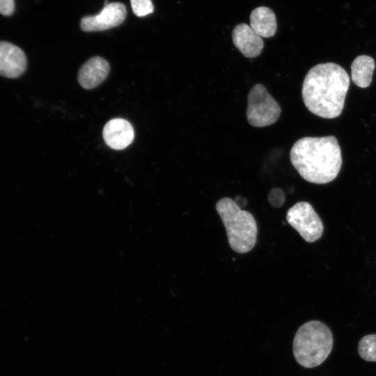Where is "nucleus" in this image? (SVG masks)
I'll return each instance as SVG.
<instances>
[{
	"label": "nucleus",
	"mask_w": 376,
	"mask_h": 376,
	"mask_svg": "<svg viewBox=\"0 0 376 376\" xmlns=\"http://www.w3.org/2000/svg\"><path fill=\"white\" fill-rule=\"evenodd\" d=\"M350 86L347 72L334 63H320L307 72L302 85V98L313 114L331 119L342 113Z\"/></svg>",
	"instance_id": "nucleus-1"
},
{
	"label": "nucleus",
	"mask_w": 376,
	"mask_h": 376,
	"mask_svg": "<svg viewBox=\"0 0 376 376\" xmlns=\"http://www.w3.org/2000/svg\"><path fill=\"white\" fill-rule=\"evenodd\" d=\"M290 158L299 174L315 184L334 180L343 162L340 147L334 136L301 138L292 146Z\"/></svg>",
	"instance_id": "nucleus-2"
},
{
	"label": "nucleus",
	"mask_w": 376,
	"mask_h": 376,
	"mask_svg": "<svg viewBox=\"0 0 376 376\" xmlns=\"http://www.w3.org/2000/svg\"><path fill=\"white\" fill-rule=\"evenodd\" d=\"M333 347V336L329 328L318 320L308 321L297 331L292 343L296 361L307 368L322 364Z\"/></svg>",
	"instance_id": "nucleus-3"
},
{
	"label": "nucleus",
	"mask_w": 376,
	"mask_h": 376,
	"mask_svg": "<svg viewBox=\"0 0 376 376\" xmlns=\"http://www.w3.org/2000/svg\"><path fill=\"white\" fill-rule=\"evenodd\" d=\"M215 207L226 228L230 248L239 253L251 251L256 244L258 233L253 215L242 210L228 197L218 201Z\"/></svg>",
	"instance_id": "nucleus-4"
},
{
	"label": "nucleus",
	"mask_w": 376,
	"mask_h": 376,
	"mask_svg": "<svg viewBox=\"0 0 376 376\" xmlns=\"http://www.w3.org/2000/svg\"><path fill=\"white\" fill-rule=\"evenodd\" d=\"M281 112L279 104L263 85L258 84L251 88L246 110L247 120L251 125L262 127L272 125L278 120Z\"/></svg>",
	"instance_id": "nucleus-5"
},
{
	"label": "nucleus",
	"mask_w": 376,
	"mask_h": 376,
	"mask_svg": "<svg viewBox=\"0 0 376 376\" xmlns=\"http://www.w3.org/2000/svg\"><path fill=\"white\" fill-rule=\"evenodd\" d=\"M286 219L307 242H314L322 235L323 224L309 203H297L287 212Z\"/></svg>",
	"instance_id": "nucleus-6"
},
{
	"label": "nucleus",
	"mask_w": 376,
	"mask_h": 376,
	"mask_svg": "<svg viewBox=\"0 0 376 376\" xmlns=\"http://www.w3.org/2000/svg\"><path fill=\"white\" fill-rule=\"evenodd\" d=\"M126 15L127 10L123 3H109L97 15L82 17L80 27L86 32L104 31L121 24Z\"/></svg>",
	"instance_id": "nucleus-7"
},
{
	"label": "nucleus",
	"mask_w": 376,
	"mask_h": 376,
	"mask_svg": "<svg viewBox=\"0 0 376 376\" xmlns=\"http://www.w3.org/2000/svg\"><path fill=\"white\" fill-rule=\"evenodd\" d=\"M26 58L17 46L0 41V75L8 78H17L26 68Z\"/></svg>",
	"instance_id": "nucleus-8"
},
{
	"label": "nucleus",
	"mask_w": 376,
	"mask_h": 376,
	"mask_svg": "<svg viewBox=\"0 0 376 376\" xmlns=\"http://www.w3.org/2000/svg\"><path fill=\"white\" fill-rule=\"evenodd\" d=\"M103 139L110 148L123 150L127 147L134 139V129L131 124L123 118L110 120L104 125Z\"/></svg>",
	"instance_id": "nucleus-9"
},
{
	"label": "nucleus",
	"mask_w": 376,
	"mask_h": 376,
	"mask_svg": "<svg viewBox=\"0 0 376 376\" xmlns=\"http://www.w3.org/2000/svg\"><path fill=\"white\" fill-rule=\"evenodd\" d=\"M232 39L237 49L247 58L258 56L264 47L261 37L251 26L244 23L239 24L234 28Z\"/></svg>",
	"instance_id": "nucleus-10"
},
{
	"label": "nucleus",
	"mask_w": 376,
	"mask_h": 376,
	"mask_svg": "<svg viewBox=\"0 0 376 376\" xmlns=\"http://www.w3.org/2000/svg\"><path fill=\"white\" fill-rule=\"evenodd\" d=\"M109 64L100 56H94L87 61L79 69L78 81L85 89H92L99 86L109 72Z\"/></svg>",
	"instance_id": "nucleus-11"
},
{
	"label": "nucleus",
	"mask_w": 376,
	"mask_h": 376,
	"mask_svg": "<svg viewBox=\"0 0 376 376\" xmlns=\"http://www.w3.org/2000/svg\"><path fill=\"white\" fill-rule=\"evenodd\" d=\"M250 26L260 37L273 36L277 29L274 13L265 6L255 8L250 15Z\"/></svg>",
	"instance_id": "nucleus-12"
},
{
	"label": "nucleus",
	"mask_w": 376,
	"mask_h": 376,
	"mask_svg": "<svg viewBox=\"0 0 376 376\" xmlns=\"http://www.w3.org/2000/svg\"><path fill=\"white\" fill-rule=\"evenodd\" d=\"M375 63L374 59L366 55L357 56L351 65V77L355 85L360 88L370 86Z\"/></svg>",
	"instance_id": "nucleus-13"
},
{
	"label": "nucleus",
	"mask_w": 376,
	"mask_h": 376,
	"mask_svg": "<svg viewBox=\"0 0 376 376\" xmlns=\"http://www.w3.org/2000/svg\"><path fill=\"white\" fill-rule=\"evenodd\" d=\"M358 352L365 361L376 362V334L363 336L359 342Z\"/></svg>",
	"instance_id": "nucleus-14"
},
{
	"label": "nucleus",
	"mask_w": 376,
	"mask_h": 376,
	"mask_svg": "<svg viewBox=\"0 0 376 376\" xmlns=\"http://www.w3.org/2000/svg\"><path fill=\"white\" fill-rule=\"evenodd\" d=\"M132 11L137 17H144L154 11L151 0H130Z\"/></svg>",
	"instance_id": "nucleus-15"
},
{
	"label": "nucleus",
	"mask_w": 376,
	"mask_h": 376,
	"mask_svg": "<svg viewBox=\"0 0 376 376\" xmlns=\"http://www.w3.org/2000/svg\"><path fill=\"white\" fill-rule=\"evenodd\" d=\"M268 201L272 206L279 207L285 201V194L280 188H273L268 194Z\"/></svg>",
	"instance_id": "nucleus-16"
},
{
	"label": "nucleus",
	"mask_w": 376,
	"mask_h": 376,
	"mask_svg": "<svg viewBox=\"0 0 376 376\" xmlns=\"http://www.w3.org/2000/svg\"><path fill=\"white\" fill-rule=\"evenodd\" d=\"M14 10V0H0V14L8 16L13 14Z\"/></svg>",
	"instance_id": "nucleus-17"
}]
</instances>
